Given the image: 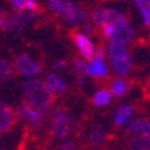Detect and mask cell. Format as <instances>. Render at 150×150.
Here are the masks:
<instances>
[{"label": "cell", "instance_id": "cell-1", "mask_svg": "<svg viewBox=\"0 0 150 150\" xmlns=\"http://www.w3.org/2000/svg\"><path fill=\"white\" fill-rule=\"evenodd\" d=\"M23 93L27 105L47 114L52 105L54 94L48 90L46 82H42L38 78H27L23 82Z\"/></svg>", "mask_w": 150, "mask_h": 150}, {"label": "cell", "instance_id": "cell-2", "mask_svg": "<svg viewBox=\"0 0 150 150\" xmlns=\"http://www.w3.org/2000/svg\"><path fill=\"white\" fill-rule=\"evenodd\" d=\"M48 8L59 16L66 24L72 27L87 24V11L72 3L71 0H48Z\"/></svg>", "mask_w": 150, "mask_h": 150}, {"label": "cell", "instance_id": "cell-3", "mask_svg": "<svg viewBox=\"0 0 150 150\" xmlns=\"http://www.w3.org/2000/svg\"><path fill=\"white\" fill-rule=\"evenodd\" d=\"M103 36L110 42H121L123 44H131L135 40V31L130 24L125 12L119 11L115 19L111 23H107L102 27Z\"/></svg>", "mask_w": 150, "mask_h": 150}, {"label": "cell", "instance_id": "cell-4", "mask_svg": "<svg viewBox=\"0 0 150 150\" xmlns=\"http://www.w3.org/2000/svg\"><path fill=\"white\" fill-rule=\"evenodd\" d=\"M109 63L117 76H127L133 70V59L127 44L121 42H109L106 48Z\"/></svg>", "mask_w": 150, "mask_h": 150}, {"label": "cell", "instance_id": "cell-5", "mask_svg": "<svg viewBox=\"0 0 150 150\" xmlns=\"http://www.w3.org/2000/svg\"><path fill=\"white\" fill-rule=\"evenodd\" d=\"M74 121L66 110L55 107L51 111V133L58 139H66L74 131Z\"/></svg>", "mask_w": 150, "mask_h": 150}, {"label": "cell", "instance_id": "cell-6", "mask_svg": "<svg viewBox=\"0 0 150 150\" xmlns=\"http://www.w3.org/2000/svg\"><path fill=\"white\" fill-rule=\"evenodd\" d=\"M107 54L99 48L97 50L94 58H91L86 63V75L94 79H106L109 78L110 71H111V66L106 59Z\"/></svg>", "mask_w": 150, "mask_h": 150}, {"label": "cell", "instance_id": "cell-7", "mask_svg": "<svg viewBox=\"0 0 150 150\" xmlns=\"http://www.w3.org/2000/svg\"><path fill=\"white\" fill-rule=\"evenodd\" d=\"M15 112H16V118L25 122V123L32 129L42 127L44 121H46V112L35 109V107H31L30 105H27V103L19 105Z\"/></svg>", "mask_w": 150, "mask_h": 150}, {"label": "cell", "instance_id": "cell-8", "mask_svg": "<svg viewBox=\"0 0 150 150\" xmlns=\"http://www.w3.org/2000/svg\"><path fill=\"white\" fill-rule=\"evenodd\" d=\"M13 66L25 78H36L42 71L40 63L27 54H20V55L16 56Z\"/></svg>", "mask_w": 150, "mask_h": 150}, {"label": "cell", "instance_id": "cell-9", "mask_svg": "<svg viewBox=\"0 0 150 150\" xmlns=\"http://www.w3.org/2000/svg\"><path fill=\"white\" fill-rule=\"evenodd\" d=\"M74 43L84 59L90 60L91 58H94L95 52H97V47H95L94 42L90 39V36H87L83 32H76L74 35Z\"/></svg>", "mask_w": 150, "mask_h": 150}, {"label": "cell", "instance_id": "cell-10", "mask_svg": "<svg viewBox=\"0 0 150 150\" xmlns=\"http://www.w3.org/2000/svg\"><path fill=\"white\" fill-rule=\"evenodd\" d=\"M135 115V107L131 103H122L114 111V125L118 127L129 126Z\"/></svg>", "mask_w": 150, "mask_h": 150}, {"label": "cell", "instance_id": "cell-11", "mask_svg": "<svg viewBox=\"0 0 150 150\" xmlns=\"http://www.w3.org/2000/svg\"><path fill=\"white\" fill-rule=\"evenodd\" d=\"M121 9H117V8H106V7H98L93 11L91 13V19L93 22L95 23L99 27H103L106 25L107 23H111L115 16L119 13Z\"/></svg>", "mask_w": 150, "mask_h": 150}, {"label": "cell", "instance_id": "cell-12", "mask_svg": "<svg viewBox=\"0 0 150 150\" xmlns=\"http://www.w3.org/2000/svg\"><path fill=\"white\" fill-rule=\"evenodd\" d=\"M16 112L7 105L6 102L0 100V135L9 130L15 123Z\"/></svg>", "mask_w": 150, "mask_h": 150}, {"label": "cell", "instance_id": "cell-13", "mask_svg": "<svg viewBox=\"0 0 150 150\" xmlns=\"http://www.w3.org/2000/svg\"><path fill=\"white\" fill-rule=\"evenodd\" d=\"M127 133L130 135H142L150 139V119L134 118L129 123Z\"/></svg>", "mask_w": 150, "mask_h": 150}, {"label": "cell", "instance_id": "cell-14", "mask_svg": "<svg viewBox=\"0 0 150 150\" xmlns=\"http://www.w3.org/2000/svg\"><path fill=\"white\" fill-rule=\"evenodd\" d=\"M44 82H46V86L48 87V90L54 95L63 94L67 91V82L59 74H56V72H50V74L47 75V78Z\"/></svg>", "mask_w": 150, "mask_h": 150}, {"label": "cell", "instance_id": "cell-15", "mask_svg": "<svg viewBox=\"0 0 150 150\" xmlns=\"http://www.w3.org/2000/svg\"><path fill=\"white\" fill-rule=\"evenodd\" d=\"M131 84L125 76H115L110 82V91L112 93V95L117 98L125 97L126 94L130 91Z\"/></svg>", "mask_w": 150, "mask_h": 150}, {"label": "cell", "instance_id": "cell-16", "mask_svg": "<svg viewBox=\"0 0 150 150\" xmlns=\"http://www.w3.org/2000/svg\"><path fill=\"white\" fill-rule=\"evenodd\" d=\"M107 139V131L102 126H93L88 131V144L93 147L102 146Z\"/></svg>", "mask_w": 150, "mask_h": 150}, {"label": "cell", "instance_id": "cell-17", "mask_svg": "<svg viewBox=\"0 0 150 150\" xmlns=\"http://www.w3.org/2000/svg\"><path fill=\"white\" fill-rule=\"evenodd\" d=\"M112 93L110 91V88H99L94 93L93 95V103L97 107H106L112 102Z\"/></svg>", "mask_w": 150, "mask_h": 150}, {"label": "cell", "instance_id": "cell-18", "mask_svg": "<svg viewBox=\"0 0 150 150\" xmlns=\"http://www.w3.org/2000/svg\"><path fill=\"white\" fill-rule=\"evenodd\" d=\"M27 22H30V16L22 15V13L19 12V13H16V15H12L11 18L7 19L6 27L8 28V30H12V31H19Z\"/></svg>", "mask_w": 150, "mask_h": 150}, {"label": "cell", "instance_id": "cell-19", "mask_svg": "<svg viewBox=\"0 0 150 150\" xmlns=\"http://www.w3.org/2000/svg\"><path fill=\"white\" fill-rule=\"evenodd\" d=\"M141 12L142 23L146 27H150V0H131Z\"/></svg>", "mask_w": 150, "mask_h": 150}, {"label": "cell", "instance_id": "cell-20", "mask_svg": "<svg viewBox=\"0 0 150 150\" xmlns=\"http://www.w3.org/2000/svg\"><path fill=\"white\" fill-rule=\"evenodd\" d=\"M129 147L130 150H150V139L142 135H131Z\"/></svg>", "mask_w": 150, "mask_h": 150}, {"label": "cell", "instance_id": "cell-21", "mask_svg": "<svg viewBox=\"0 0 150 150\" xmlns=\"http://www.w3.org/2000/svg\"><path fill=\"white\" fill-rule=\"evenodd\" d=\"M12 74H13L12 66L9 64L7 60L0 58V83H1V82H6L7 79H9L12 76Z\"/></svg>", "mask_w": 150, "mask_h": 150}, {"label": "cell", "instance_id": "cell-22", "mask_svg": "<svg viewBox=\"0 0 150 150\" xmlns=\"http://www.w3.org/2000/svg\"><path fill=\"white\" fill-rule=\"evenodd\" d=\"M74 71L76 75H86V63L82 59H75L74 60Z\"/></svg>", "mask_w": 150, "mask_h": 150}, {"label": "cell", "instance_id": "cell-23", "mask_svg": "<svg viewBox=\"0 0 150 150\" xmlns=\"http://www.w3.org/2000/svg\"><path fill=\"white\" fill-rule=\"evenodd\" d=\"M56 150H78V146H76V144L72 142V141L64 139V141H62V142L58 145Z\"/></svg>", "mask_w": 150, "mask_h": 150}, {"label": "cell", "instance_id": "cell-24", "mask_svg": "<svg viewBox=\"0 0 150 150\" xmlns=\"http://www.w3.org/2000/svg\"><path fill=\"white\" fill-rule=\"evenodd\" d=\"M9 3L12 4V7L19 11V12H22L23 9H25V3H27V0H9Z\"/></svg>", "mask_w": 150, "mask_h": 150}, {"label": "cell", "instance_id": "cell-25", "mask_svg": "<svg viewBox=\"0 0 150 150\" xmlns=\"http://www.w3.org/2000/svg\"><path fill=\"white\" fill-rule=\"evenodd\" d=\"M36 8H38L36 0H27V3H25V9H28L30 12H34V11H36Z\"/></svg>", "mask_w": 150, "mask_h": 150}, {"label": "cell", "instance_id": "cell-26", "mask_svg": "<svg viewBox=\"0 0 150 150\" xmlns=\"http://www.w3.org/2000/svg\"><path fill=\"white\" fill-rule=\"evenodd\" d=\"M52 67L56 70V71H60V70L66 69V62L64 60H55L52 64Z\"/></svg>", "mask_w": 150, "mask_h": 150}, {"label": "cell", "instance_id": "cell-27", "mask_svg": "<svg viewBox=\"0 0 150 150\" xmlns=\"http://www.w3.org/2000/svg\"><path fill=\"white\" fill-rule=\"evenodd\" d=\"M83 34H86L87 36L94 34V27L91 24H84L83 25Z\"/></svg>", "mask_w": 150, "mask_h": 150}, {"label": "cell", "instance_id": "cell-28", "mask_svg": "<svg viewBox=\"0 0 150 150\" xmlns=\"http://www.w3.org/2000/svg\"><path fill=\"white\" fill-rule=\"evenodd\" d=\"M6 18H4V12H3V8L0 7V30L1 28H4L6 27Z\"/></svg>", "mask_w": 150, "mask_h": 150}]
</instances>
